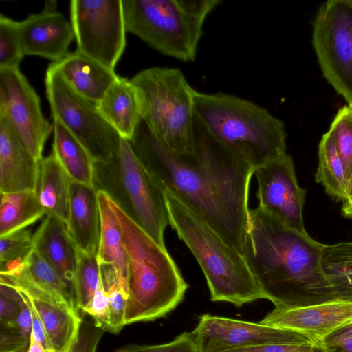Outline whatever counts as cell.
<instances>
[{"mask_svg":"<svg viewBox=\"0 0 352 352\" xmlns=\"http://www.w3.org/2000/svg\"><path fill=\"white\" fill-rule=\"evenodd\" d=\"M144 169L241 254L250 224L248 201L255 169L196 122L194 152L176 155L143 120L129 141ZM243 255V254H242Z\"/></svg>","mask_w":352,"mask_h":352,"instance_id":"1","label":"cell"},{"mask_svg":"<svg viewBox=\"0 0 352 352\" xmlns=\"http://www.w3.org/2000/svg\"><path fill=\"white\" fill-rule=\"evenodd\" d=\"M323 245L257 207L250 212L242 254L274 307H301L335 300L322 265Z\"/></svg>","mask_w":352,"mask_h":352,"instance_id":"2","label":"cell"},{"mask_svg":"<svg viewBox=\"0 0 352 352\" xmlns=\"http://www.w3.org/2000/svg\"><path fill=\"white\" fill-rule=\"evenodd\" d=\"M129 258L125 324L166 316L184 300L189 285L166 248L160 245L110 198Z\"/></svg>","mask_w":352,"mask_h":352,"instance_id":"3","label":"cell"},{"mask_svg":"<svg viewBox=\"0 0 352 352\" xmlns=\"http://www.w3.org/2000/svg\"><path fill=\"white\" fill-rule=\"evenodd\" d=\"M195 109L197 124L255 170L287 153L283 122L252 101L196 91Z\"/></svg>","mask_w":352,"mask_h":352,"instance_id":"4","label":"cell"},{"mask_svg":"<svg viewBox=\"0 0 352 352\" xmlns=\"http://www.w3.org/2000/svg\"><path fill=\"white\" fill-rule=\"evenodd\" d=\"M164 195L170 226L201 267L211 300L240 307L265 298L243 256L172 193Z\"/></svg>","mask_w":352,"mask_h":352,"instance_id":"5","label":"cell"},{"mask_svg":"<svg viewBox=\"0 0 352 352\" xmlns=\"http://www.w3.org/2000/svg\"><path fill=\"white\" fill-rule=\"evenodd\" d=\"M125 26L161 54L194 61L205 21L221 0H122Z\"/></svg>","mask_w":352,"mask_h":352,"instance_id":"6","label":"cell"},{"mask_svg":"<svg viewBox=\"0 0 352 352\" xmlns=\"http://www.w3.org/2000/svg\"><path fill=\"white\" fill-rule=\"evenodd\" d=\"M140 100L142 120L171 152H194L197 90L177 68L153 67L130 79Z\"/></svg>","mask_w":352,"mask_h":352,"instance_id":"7","label":"cell"},{"mask_svg":"<svg viewBox=\"0 0 352 352\" xmlns=\"http://www.w3.org/2000/svg\"><path fill=\"white\" fill-rule=\"evenodd\" d=\"M94 186L102 191L160 245L166 248L164 231L170 225L164 192L120 139L113 157L95 162Z\"/></svg>","mask_w":352,"mask_h":352,"instance_id":"8","label":"cell"},{"mask_svg":"<svg viewBox=\"0 0 352 352\" xmlns=\"http://www.w3.org/2000/svg\"><path fill=\"white\" fill-rule=\"evenodd\" d=\"M45 92L52 118L78 140L94 162L111 160L121 137L100 113L97 104L76 91L52 63L46 70Z\"/></svg>","mask_w":352,"mask_h":352,"instance_id":"9","label":"cell"},{"mask_svg":"<svg viewBox=\"0 0 352 352\" xmlns=\"http://www.w3.org/2000/svg\"><path fill=\"white\" fill-rule=\"evenodd\" d=\"M312 41L324 78L352 106V0H329L320 6Z\"/></svg>","mask_w":352,"mask_h":352,"instance_id":"10","label":"cell"},{"mask_svg":"<svg viewBox=\"0 0 352 352\" xmlns=\"http://www.w3.org/2000/svg\"><path fill=\"white\" fill-rule=\"evenodd\" d=\"M71 23L77 49L115 69L126 47L122 0H72Z\"/></svg>","mask_w":352,"mask_h":352,"instance_id":"11","label":"cell"},{"mask_svg":"<svg viewBox=\"0 0 352 352\" xmlns=\"http://www.w3.org/2000/svg\"><path fill=\"white\" fill-rule=\"evenodd\" d=\"M0 116L41 162L45 144L53 133L52 124L44 117L38 95L19 68L0 69Z\"/></svg>","mask_w":352,"mask_h":352,"instance_id":"12","label":"cell"},{"mask_svg":"<svg viewBox=\"0 0 352 352\" xmlns=\"http://www.w3.org/2000/svg\"><path fill=\"white\" fill-rule=\"evenodd\" d=\"M254 174L258 207L287 227L309 235L302 215L306 190L298 184L292 157L285 153L269 161L258 167Z\"/></svg>","mask_w":352,"mask_h":352,"instance_id":"13","label":"cell"},{"mask_svg":"<svg viewBox=\"0 0 352 352\" xmlns=\"http://www.w3.org/2000/svg\"><path fill=\"white\" fill-rule=\"evenodd\" d=\"M200 352L227 350L311 338L301 333L236 319L204 314L192 331Z\"/></svg>","mask_w":352,"mask_h":352,"instance_id":"14","label":"cell"},{"mask_svg":"<svg viewBox=\"0 0 352 352\" xmlns=\"http://www.w3.org/2000/svg\"><path fill=\"white\" fill-rule=\"evenodd\" d=\"M259 322L295 331L320 341L352 322V301L335 299L307 306L274 307Z\"/></svg>","mask_w":352,"mask_h":352,"instance_id":"15","label":"cell"},{"mask_svg":"<svg viewBox=\"0 0 352 352\" xmlns=\"http://www.w3.org/2000/svg\"><path fill=\"white\" fill-rule=\"evenodd\" d=\"M57 2L45 1L38 13L31 14L19 21L24 55L37 56L53 62L63 58L75 38L71 22L56 10Z\"/></svg>","mask_w":352,"mask_h":352,"instance_id":"16","label":"cell"},{"mask_svg":"<svg viewBox=\"0 0 352 352\" xmlns=\"http://www.w3.org/2000/svg\"><path fill=\"white\" fill-rule=\"evenodd\" d=\"M40 164L8 120L0 116L1 193L37 192Z\"/></svg>","mask_w":352,"mask_h":352,"instance_id":"17","label":"cell"},{"mask_svg":"<svg viewBox=\"0 0 352 352\" xmlns=\"http://www.w3.org/2000/svg\"><path fill=\"white\" fill-rule=\"evenodd\" d=\"M0 283L19 290L45 292L70 310L79 314L72 287L34 248L24 261L0 272Z\"/></svg>","mask_w":352,"mask_h":352,"instance_id":"18","label":"cell"},{"mask_svg":"<svg viewBox=\"0 0 352 352\" xmlns=\"http://www.w3.org/2000/svg\"><path fill=\"white\" fill-rule=\"evenodd\" d=\"M68 231L78 250L98 254L100 236V212L94 186L70 181Z\"/></svg>","mask_w":352,"mask_h":352,"instance_id":"19","label":"cell"},{"mask_svg":"<svg viewBox=\"0 0 352 352\" xmlns=\"http://www.w3.org/2000/svg\"><path fill=\"white\" fill-rule=\"evenodd\" d=\"M33 240L34 250L74 292L79 251L67 225L54 217L46 216L33 234Z\"/></svg>","mask_w":352,"mask_h":352,"instance_id":"20","label":"cell"},{"mask_svg":"<svg viewBox=\"0 0 352 352\" xmlns=\"http://www.w3.org/2000/svg\"><path fill=\"white\" fill-rule=\"evenodd\" d=\"M52 63L76 91L96 104L120 78L115 69L78 50L69 52L61 60Z\"/></svg>","mask_w":352,"mask_h":352,"instance_id":"21","label":"cell"},{"mask_svg":"<svg viewBox=\"0 0 352 352\" xmlns=\"http://www.w3.org/2000/svg\"><path fill=\"white\" fill-rule=\"evenodd\" d=\"M97 106L120 136L129 141L142 120L138 92L130 79L120 77Z\"/></svg>","mask_w":352,"mask_h":352,"instance_id":"22","label":"cell"},{"mask_svg":"<svg viewBox=\"0 0 352 352\" xmlns=\"http://www.w3.org/2000/svg\"><path fill=\"white\" fill-rule=\"evenodd\" d=\"M97 195L100 212L98 260L99 263L113 266L127 298L129 258L124 243L121 226L111 207L107 195L102 191H97Z\"/></svg>","mask_w":352,"mask_h":352,"instance_id":"23","label":"cell"},{"mask_svg":"<svg viewBox=\"0 0 352 352\" xmlns=\"http://www.w3.org/2000/svg\"><path fill=\"white\" fill-rule=\"evenodd\" d=\"M28 297L42 322L54 352H67L78 336L81 316L50 295Z\"/></svg>","mask_w":352,"mask_h":352,"instance_id":"24","label":"cell"},{"mask_svg":"<svg viewBox=\"0 0 352 352\" xmlns=\"http://www.w3.org/2000/svg\"><path fill=\"white\" fill-rule=\"evenodd\" d=\"M71 179L52 152L42 159L37 189L39 201L46 216L67 224L69 214Z\"/></svg>","mask_w":352,"mask_h":352,"instance_id":"25","label":"cell"},{"mask_svg":"<svg viewBox=\"0 0 352 352\" xmlns=\"http://www.w3.org/2000/svg\"><path fill=\"white\" fill-rule=\"evenodd\" d=\"M52 152L71 180L94 186V162L78 140L56 118H52Z\"/></svg>","mask_w":352,"mask_h":352,"instance_id":"26","label":"cell"},{"mask_svg":"<svg viewBox=\"0 0 352 352\" xmlns=\"http://www.w3.org/2000/svg\"><path fill=\"white\" fill-rule=\"evenodd\" d=\"M0 237L25 229L45 214L37 192L1 193Z\"/></svg>","mask_w":352,"mask_h":352,"instance_id":"27","label":"cell"},{"mask_svg":"<svg viewBox=\"0 0 352 352\" xmlns=\"http://www.w3.org/2000/svg\"><path fill=\"white\" fill-rule=\"evenodd\" d=\"M322 265L335 299L352 301V242L324 244Z\"/></svg>","mask_w":352,"mask_h":352,"instance_id":"28","label":"cell"},{"mask_svg":"<svg viewBox=\"0 0 352 352\" xmlns=\"http://www.w3.org/2000/svg\"><path fill=\"white\" fill-rule=\"evenodd\" d=\"M318 155L316 182L320 183L326 192L333 199L346 201L347 179L344 166L328 131L322 135L319 143Z\"/></svg>","mask_w":352,"mask_h":352,"instance_id":"29","label":"cell"},{"mask_svg":"<svg viewBox=\"0 0 352 352\" xmlns=\"http://www.w3.org/2000/svg\"><path fill=\"white\" fill-rule=\"evenodd\" d=\"M100 284L98 254H87L79 251L74 282L75 301L78 310L83 311L87 307Z\"/></svg>","mask_w":352,"mask_h":352,"instance_id":"30","label":"cell"},{"mask_svg":"<svg viewBox=\"0 0 352 352\" xmlns=\"http://www.w3.org/2000/svg\"><path fill=\"white\" fill-rule=\"evenodd\" d=\"M101 281L107 293L109 310V332L118 333L125 326L126 297L116 272L110 264L99 263Z\"/></svg>","mask_w":352,"mask_h":352,"instance_id":"31","label":"cell"},{"mask_svg":"<svg viewBox=\"0 0 352 352\" xmlns=\"http://www.w3.org/2000/svg\"><path fill=\"white\" fill-rule=\"evenodd\" d=\"M328 133L343 164L348 183L352 170V106L345 105L338 110Z\"/></svg>","mask_w":352,"mask_h":352,"instance_id":"32","label":"cell"},{"mask_svg":"<svg viewBox=\"0 0 352 352\" xmlns=\"http://www.w3.org/2000/svg\"><path fill=\"white\" fill-rule=\"evenodd\" d=\"M19 21L0 14V69L19 68L24 56Z\"/></svg>","mask_w":352,"mask_h":352,"instance_id":"33","label":"cell"},{"mask_svg":"<svg viewBox=\"0 0 352 352\" xmlns=\"http://www.w3.org/2000/svg\"><path fill=\"white\" fill-rule=\"evenodd\" d=\"M33 250V234L30 230H21L0 237V271L22 262Z\"/></svg>","mask_w":352,"mask_h":352,"instance_id":"34","label":"cell"},{"mask_svg":"<svg viewBox=\"0 0 352 352\" xmlns=\"http://www.w3.org/2000/svg\"><path fill=\"white\" fill-rule=\"evenodd\" d=\"M115 352H200L192 332H184L173 341L157 345L129 344Z\"/></svg>","mask_w":352,"mask_h":352,"instance_id":"35","label":"cell"},{"mask_svg":"<svg viewBox=\"0 0 352 352\" xmlns=\"http://www.w3.org/2000/svg\"><path fill=\"white\" fill-rule=\"evenodd\" d=\"M81 318L78 336L67 352H96L106 331L89 315L84 313Z\"/></svg>","mask_w":352,"mask_h":352,"instance_id":"36","label":"cell"},{"mask_svg":"<svg viewBox=\"0 0 352 352\" xmlns=\"http://www.w3.org/2000/svg\"><path fill=\"white\" fill-rule=\"evenodd\" d=\"M223 352H325L320 342L313 338L298 342L276 343L238 348Z\"/></svg>","mask_w":352,"mask_h":352,"instance_id":"37","label":"cell"},{"mask_svg":"<svg viewBox=\"0 0 352 352\" xmlns=\"http://www.w3.org/2000/svg\"><path fill=\"white\" fill-rule=\"evenodd\" d=\"M22 300L23 298L16 289L0 283V324H9L16 320Z\"/></svg>","mask_w":352,"mask_h":352,"instance_id":"38","label":"cell"},{"mask_svg":"<svg viewBox=\"0 0 352 352\" xmlns=\"http://www.w3.org/2000/svg\"><path fill=\"white\" fill-rule=\"evenodd\" d=\"M82 312L92 317L105 331H109V301L107 293L103 288L102 281L91 302Z\"/></svg>","mask_w":352,"mask_h":352,"instance_id":"39","label":"cell"},{"mask_svg":"<svg viewBox=\"0 0 352 352\" xmlns=\"http://www.w3.org/2000/svg\"><path fill=\"white\" fill-rule=\"evenodd\" d=\"M318 342L325 352H352V334L336 330Z\"/></svg>","mask_w":352,"mask_h":352,"instance_id":"40","label":"cell"},{"mask_svg":"<svg viewBox=\"0 0 352 352\" xmlns=\"http://www.w3.org/2000/svg\"><path fill=\"white\" fill-rule=\"evenodd\" d=\"M16 289V288H15ZM23 297L25 304L29 308L31 316H32V330L31 336L39 343H41L45 349L49 350H53L51 343L49 340L45 328L42 324V322L37 314L36 311L32 305L28 296L23 292L17 289ZM54 351V350H53Z\"/></svg>","mask_w":352,"mask_h":352,"instance_id":"41","label":"cell"},{"mask_svg":"<svg viewBox=\"0 0 352 352\" xmlns=\"http://www.w3.org/2000/svg\"><path fill=\"white\" fill-rule=\"evenodd\" d=\"M26 352H54L53 350L45 349L31 336L29 347Z\"/></svg>","mask_w":352,"mask_h":352,"instance_id":"42","label":"cell"},{"mask_svg":"<svg viewBox=\"0 0 352 352\" xmlns=\"http://www.w3.org/2000/svg\"><path fill=\"white\" fill-rule=\"evenodd\" d=\"M341 211L344 217L352 219V199L343 202Z\"/></svg>","mask_w":352,"mask_h":352,"instance_id":"43","label":"cell"},{"mask_svg":"<svg viewBox=\"0 0 352 352\" xmlns=\"http://www.w3.org/2000/svg\"><path fill=\"white\" fill-rule=\"evenodd\" d=\"M352 199V170L346 187V201ZM345 202V201H344Z\"/></svg>","mask_w":352,"mask_h":352,"instance_id":"44","label":"cell"},{"mask_svg":"<svg viewBox=\"0 0 352 352\" xmlns=\"http://www.w3.org/2000/svg\"><path fill=\"white\" fill-rule=\"evenodd\" d=\"M337 330L338 331L344 333L352 334V322H351L345 326H343Z\"/></svg>","mask_w":352,"mask_h":352,"instance_id":"45","label":"cell"}]
</instances>
